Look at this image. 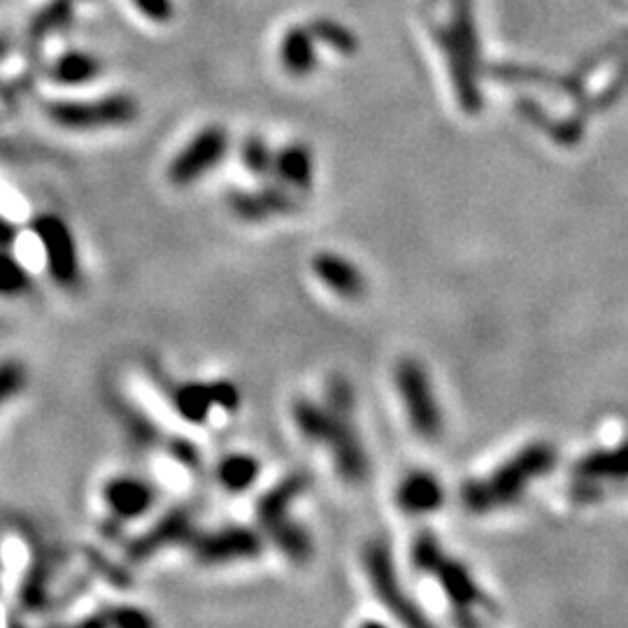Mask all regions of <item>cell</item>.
I'll return each instance as SVG.
<instances>
[{
  "mask_svg": "<svg viewBox=\"0 0 628 628\" xmlns=\"http://www.w3.org/2000/svg\"><path fill=\"white\" fill-rule=\"evenodd\" d=\"M557 466V452L547 443H534L507 458L485 477L468 479L462 487V503L468 513L485 515L515 505L526 489Z\"/></svg>",
  "mask_w": 628,
  "mask_h": 628,
  "instance_id": "1",
  "label": "cell"
},
{
  "mask_svg": "<svg viewBox=\"0 0 628 628\" xmlns=\"http://www.w3.org/2000/svg\"><path fill=\"white\" fill-rule=\"evenodd\" d=\"M440 3L447 8V14L433 23V31L447 59L458 103L466 112L475 114L482 105V95L477 84V36L470 0H440Z\"/></svg>",
  "mask_w": 628,
  "mask_h": 628,
  "instance_id": "2",
  "label": "cell"
},
{
  "mask_svg": "<svg viewBox=\"0 0 628 628\" xmlns=\"http://www.w3.org/2000/svg\"><path fill=\"white\" fill-rule=\"evenodd\" d=\"M307 487L310 477L305 473H288L256 500V519L263 538H269L294 564H307L314 551L305 526L292 517L294 503L307 492Z\"/></svg>",
  "mask_w": 628,
  "mask_h": 628,
  "instance_id": "3",
  "label": "cell"
},
{
  "mask_svg": "<svg viewBox=\"0 0 628 628\" xmlns=\"http://www.w3.org/2000/svg\"><path fill=\"white\" fill-rule=\"evenodd\" d=\"M324 403L333 409V419H335L331 438L324 445L333 458V468L343 477V482H347V485L354 487L364 485L371 475V462L364 440H361V433L354 424L356 396L352 384L343 375L331 377Z\"/></svg>",
  "mask_w": 628,
  "mask_h": 628,
  "instance_id": "4",
  "label": "cell"
},
{
  "mask_svg": "<svg viewBox=\"0 0 628 628\" xmlns=\"http://www.w3.org/2000/svg\"><path fill=\"white\" fill-rule=\"evenodd\" d=\"M396 389L401 394L409 426L419 438L433 443L443 436L445 419L426 368L417 358H401L396 366Z\"/></svg>",
  "mask_w": 628,
  "mask_h": 628,
  "instance_id": "5",
  "label": "cell"
},
{
  "mask_svg": "<svg viewBox=\"0 0 628 628\" xmlns=\"http://www.w3.org/2000/svg\"><path fill=\"white\" fill-rule=\"evenodd\" d=\"M364 568L375 598L405 626H428V617L422 612L417 602L405 594V587L398 577L392 549L384 540H371L364 547Z\"/></svg>",
  "mask_w": 628,
  "mask_h": 628,
  "instance_id": "6",
  "label": "cell"
},
{
  "mask_svg": "<svg viewBox=\"0 0 628 628\" xmlns=\"http://www.w3.org/2000/svg\"><path fill=\"white\" fill-rule=\"evenodd\" d=\"M47 114L68 131H103L131 124L138 103L126 93H114L91 101H57L47 105Z\"/></svg>",
  "mask_w": 628,
  "mask_h": 628,
  "instance_id": "7",
  "label": "cell"
},
{
  "mask_svg": "<svg viewBox=\"0 0 628 628\" xmlns=\"http://www.w3.org/2000/svg\"><path fill=\"white\" fill-rule=\"evenodd\" d=\"M31 231L40 240L50 277L63 288H78L82 282L80 250L65 220H61L59 214L44 212L36 216Z\"/></svg>",
  "mask_w": 628,
  "mask_h": 628,
  "instance_id": "8",
  "label": "cell"
},
{
  "mask_svg": "<svg viewBox=\"0 0 628 628\" xmlns=\"http://www.w3.org/2000/svg\"><path fill=\"white\" fill-rule=\"evenodd\" d=\"M189 547L193 557L205 566L252 561L263 551V534L252 526L231 524L214 530H196Z\"/></svg>",
  "mask_w": 628,
  "mask_h": 628,
  "instance_id": "9",
  "label": "cell"
},
{
  "mask_svg": "<svg viewBox=\"0 0 628 628\" xmlns=\"http://www.w3.org/2000/svg\"><path fill=\"white\" fill-rule=\"evenodd\" d=\"M229 144L231 138L222 126L203 129L184 144V150L168 165V180L175 186L196 184L224 161Z\"/></svg>",
  "mask_w": 628,
  "mask_h": 628,
  "instance_id": "10",
  "label": "cell"
},
{
  "mask_svg": "<svg viewBox=\"0 0 628 628\" xmlns=\"http://www.w3.org/2000/svg\"><path fill=\"white\" fill-rule=\"evenodd\" d=\"M196 534V524H193V513L186 505H178L168 510L159 521H154L142 536L131 540L126 554L135 564L152 559L165 547L173 545H189L191 536Z\"/></svg>",
  "mask_w": 628,
  "mask_h": 628,
  "instance_id": "11",
  "label": "cell"
},
{
  "mask_svg": "<svg viewBox=\"0 0 628 628\" xmlns=\"http://www.w3.org/2000/svg\"><path fill=\"white\" fill-rule=\"evenodd\" d=\"M229 207L237 216V220L256 224V222H269L273 216H284L298 210V201L292 189L284 184H269L261 189H243L233 191L229 196Z\"/></svg>",
  "mask_w": 628,
  "mask_h": 628,
  "instance_id": "12",
  "label": "cell"
},
{
  "mask_svg": "<svg viewBox=\"0 0 628 628\" xmlns=\"http://www.w3.org/2000/svg\"><path fill=\"white\" fill-rule=\"evenodd\" d=\"M431 577L438 579L447 600L458 615H466V621L475 624L473 612H477V608H492V600L482 594L470 570L462 561L447 559V554L436 564V568H433Z\"/></svg>",
  "mask_w": 628,
  "mask_h": 628,
  "instance_id": "13",
  "label": "cell"
},
{
  "mask_svg": "<svg viewBox=\"0 0 628 628\" xmlns=\"http://www.w3.org/2000/svg\"><path fill=\"white\" fill-rule=\"evenodd\" d=\"M103 500L114 524L133 521L148 515L156 503V489L142 477H112L103 487Z\"/></svg>",
  "mask_w": 628,
  "mask_h": 628,
  "instance_id": "14",
  "label": "cell"
},
{
  "mask_svg": "<svg viewBox=\"0 0 628 628\" xmlns=\"http://www.w3.org/2000/svg\"><path fill=\"white\" fill-rule=\"evenodd\" d=\"M312 273L326 288H331L335 296H341L345 301H358L366 294L364 273L341 254L320 252L312 259Z\"/></svg>",
  "mask_w": 628,
  "mask_h": 628,
  "instance_id": "15",
  "label": "cell"
},
{
  "mask_svg": "<svg viewBox=\"0 0 628 628\" xmlns=\"http://www.w3.org/2000/svg\"><path fill=\"white\" fill-rule=\"evenodd\" d=\"M152 375L161 384L163 394L168 396V401H171V405L175 407V413L184 422L196 426L207 422L214 407L210 382H173L159 371H152Z\"/></svg>",
  "mask_w": 628,
  "mask_h": 628,
  "instance_id": "16",
  "label": "cell"
},
{
  "mask_svg": "<svg viewBox=\"0 0 628 628\" xmlns=\"http://www.w3.org/2000/svg\"><path fill=\"white\" fill-rule=\"evenodd\" d=\"M396 503L405 515H431L445 505V487L428 470L407 473L396 489Z\"/></svg>",
  "mask_w": 628,
  "mask_h": 628,
  "instance_id": "17",
  "label": "cell"
},
{
  "mask_svg": "<svg viewBox=\"0 0 628 628\" xmlns=\"http://www.w3.org/2000/svg\"><path fill=\"white\" fill-rule=\"evenodd\" d=\"M280 61L292 78H307L317 68V38L310 27L288 29L280 40Z\"/></svg>",
  "mask_w": 628,
  "mask_h": 628,
  "instance_id": "18",
  "label": "cell"
},
{
  "mask_svg": "<svg viewBox=\"0 0 628 628\" xmlns=\"http://www.w3.org/2000/svg\"><path fill=\"white\" fill-rule=\"evenodd\" d=\"M273 173L277 180L292 191H310L314 180V159L312 152L301 142L286 144L275 152Z\"/></svg>",
  "mask_w": 628,
  "mask_h": 628,
  "instance_id": "19",
  "label": "cell"
},
{
  "mask_svg": "<svg viewBox=\"0 0 628 628\" xmlns=\"http://www.w3.org/2000/svg\"><path fill=\"white\" fill-rule=\"evenodd\" d=\"M575 477L583 485L589 482H615L628 477V445L615 449H598L577 464Z\"/></svg>",
  "mask_w": 628,
  "mask_h": 628,
  "instance_id": "20",
  "label": "cell"
},
{
  "mask_svg": "<svg viewBox=\"0 0 628 628\" xmlns=\"http://www.w3.org/2000/svg\"><path fill=\"white\" fill-rule=\"evenodd\" d=\"M292 419L301 436L312 445H326L333 433V409L326 403L312 398H296L292 405Z\"/></svg>",
  "mask_w": 628,
  "mask_h": 628,
  "instance_id": "21",
  "label": "cell"
},
{
  "mask_svg": "<svg viewBox=\"0 0 628 628\" xmlns=\"http://www.w3.org/2000/svg\"><path fill=\"white\" fill-rule=\"evenodd\" d=\"M261 473L259 458L245 452H235L224 456L220 466H216V482H220L222 489L231 494H243L256 485Z\"/></svg>",
  "mask_w": 628,
  "mask_h": 628,
  "instance_id": "22",
  "label": "cell"
},
{
  "mask_svg": "<svg viewBox=\"0 0 628 628\" xmlns=\"http://www.w3.org/2000/svg\"><path fill=\"white\" fill-rule=\"evenodd\" d=\"M101 72V63L95 57L87 52H68L57 59L52 68V78L61 84L75 87V84H87Z\"/></svg>",
  "mask_w": 628,
  "mask_h": 628,
  "instance_id": "23",
  "label": "cell"
},
{
  "mask_svg": "<svg viewBox=\"0 0 628 628\" xmlns=\"http://www.w3.org/2000/svg\"><path fill=\"white\" fill-rule=\"evenodd\" d=\"M31 288V273L10 247H0V298L27 296Z\"/></svg>",
  "mask_w": 628,
  "mask_h": 628,
  "instance_id": "24",
  "label": "cell"
},
{
  "mask_svg": "<svg viewBox=\"0 0 628 628\" xmlns=\"http://www.w3.org/2000/svg\"><path fill=\"white\" fill-rule=\"evenodd\" d=\"M310 31H312L314 38L322 40L326 47H331V50L337 52V54H354V50L358 47L356 36L350 29H345L343 23H337L333 19L312 21Z\"/></svg>",
  "mask_w": 628,
  "mask_h": 628,
  "instance_id": "25",
  "label": "cell"
},
{
  "mask_svg": "<svg viewBox=\"0 0 628 628\" xmlns=\"http://www.w3.org/2000/svg\"><path fill=\"white\" fill-rule=\"evenodd\" d=\"M443 557L445 549L436 538V534H431V530H422V534L413 540V547H409V561H413V566L422 575H431Z\"/></svg>",
  "mask_w": 628,
  "mask_h": 628,
  "instance_id": "26",
  "label": "cell"
},
{
  "mask_svg": "<svg viewBox=\"0 0 628 628\" xmlns=\"http://www.w3.org/2000/svg\"><path fill=\"white\" fill-rule=\"evenodd\" d=\"M240 159H243V165L256 178H265L273 173L275 152L269 148V142L259 135H252L243 142V148H240Z\"/></svg>",
  "mask_w": 628,
  "mask_h": 628,
  "instance_id": "27",
  "label": "cell"
},
{
  "mask_svg": "<svg viewBox=\"0 0 628 628\" xmlns=\"http://www.w3.org/2000/svg\"><path fill=\"white\" fill-rule=\"evenodd\" d=\"M84 624L87 626H119V628H150L154 619L140 608L119 606V608L103 610L101 615L87 619Z\"/></svg>",
  "mask_w": 628,
  "mask_h": 628,
  "instance_id": "28",
  "label": "cell"
},
{
  "mask_svg": "<svg viewBox=\"0 0 628 628\" xmlns=\"http://www.w3.org/2000/svg\"><path fill=\"white\" fill-rule=\"evenodd\" d=\"M47 585H50V566H47L42 559L31 568L29 577L23 579V587H21V602L27 608L36 610L40 608L44 598H47Z\"/></svg>",
  "mask_w": 628,
  "mask_h": 628,
  "instance_id": "29",
  "label": "cell"
},
{
  "mask_svg": "<svg viewBox=\"0 0 628 628\" xmlns=\"http://www.w3.org/2000/svg\"><path fill=\"white\" fill-rule=\"evenodd\" d=\"M27 386V368L19 361H0V407L12 401Z\"/></svg>",
  "mask_w": 628,
  "mask_h": 628,
  "instance_id": "30",
  "label": "cell"
},
{
  "mask_svg": "<svg viewBox=\"0 0 628 628\" xmlns=\"http://www.w3.org/2000/svg\"><path fill=\"white\" fill-rule=\"evenodd\" d=\"M163 449H165L168 454H171V456H175L182 466H186V468H191V470H199V468H201V462H203L201 452H199L196 445L189 443L186 438H178V436L165 438Z\"/></svg>",
  "mask_w": 628,
  "mask_h": 628,
  "instance_id": "31",
  "label": "cell"
},
{
  "mask_svg": "<svg viewBox=\"0 0 628 628\" xmlns=\"http://www.w3.org/2000/svg\"><path fill=\"white\" fill-rule=\"evenodd\" d=\"M133 6L138 8V12L150 19L154 23H165L171 21L175 14V6L173 0H133Z\"/></svg>",
  "mask_w": 628,
  "mask_h": 628,
  "instance_id": "32",
  "label": "cell"
},
{
  "mask_svg": "<svg viewBox=\"0 0 628 628\" xmlns=\"http://www.w3.org/2000/svg\"><path fill=\"white\" fill-rule=\"evenodd\" d=\"M210 389H212L214 407H222L226 409V413H235V409L240 407V392L233 382L216 379V382H210Z\"/></svg>",
  "mask_w": 628,
  "mask_h": 628,
  "instance_id": "33",
  "label": "cell"
},
{
  "mask_svg": "<svg viewBox=\"0 0 628 628\" xmlns=\"http://www.w3.org/2000/svg\"><path fill=\"white\" fill-rule=\"evenodd\" d=\"M19 237V229L8 220L6 214H0V247H12Z\"/></svg>",
  "mask_w": 628,
  "mask_h": 628,
  "instance_id": "34",
  "label": "cell"
},
{
  "mask_svg": "<svg viewBox=\"0 0 628 628\" xmlns=\"http://www.w3.org/2000/svg\"><path fill=\"white\" fill-rule=\"evenodd\" d=\"M0 570H3V561H0Z\"/></svg>",
  "mask_w": 628,
  "mask_h": 628,
  "instance_id": "35",
  "label": "cell"
}]
</instances>
